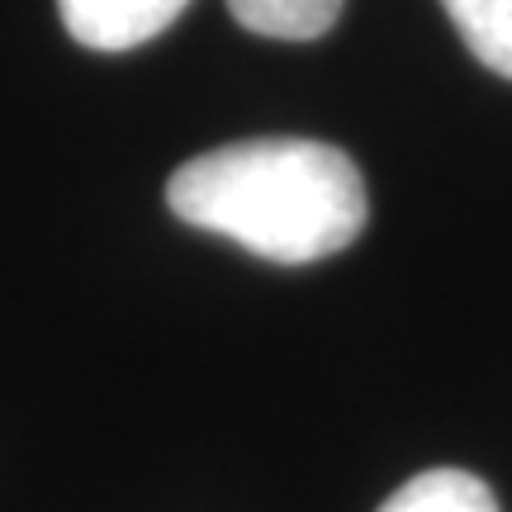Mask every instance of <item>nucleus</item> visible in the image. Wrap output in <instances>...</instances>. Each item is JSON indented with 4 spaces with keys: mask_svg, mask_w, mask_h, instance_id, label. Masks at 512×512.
Returning a JSON list of instances; mask_svg holds the SVG:
<instances>
[{
    "mask_svg": "<svg viewBox=\"0 0 512 512\" xmlns=\"http://www.w3.org/2000/svg\"><path fill=\"white\" fill-rule=\"evenodd\" d=\"M190 0H57L67 34L95 53H128L171 29Z\"/></svg>",
    "mask_w": 512,
    "mask_h": 512,
    "instance_id": "nucleus-2",
    "label": "nucleus"
},
{
    "mask_svg": "<svg viewBox=\"0 0 512 512\" xmlns=\"http://www.w3.org/2000/svg\"><path fill=\"white\" fill-rule=\"evenodd\" d=\"M347 0H228V15L247 34L285 38V43H309L323 38L337 24Z\"/></svg>",
    "mask_w": 512,
    "mask_h": 512,
    "instance_id": "nucleus-4",
    "label": "nucleus"
},
{
    "mask_svg": "<svg viewBox=\"0 0 512 512\" xmlns=\"http://www.w3.org/2000/svg\"><path fill=\"white\" fill-rule=\"evenodd\" d=\"M171 214L247 252L309 266L366 228V181L342 147L313 138H247L200 152L166 181Z\"/></svg>",
    "mask_w": 512,
    "mask_h": 512,
    "instance_id": "nucleus-1",
    "label": "nucleus"
},
{
    "mask_svg": "<svg viewBox=\"0 0 512 512\" xmlns=\"http://www.w3.org/2000/svg\"><path fill=\"white\" fill-rule=\"evenodd\" d=\"M451 24L460 29L465 48L512 81V0H441Z\"/></svg>",
    "mask_w": 512,
    "mask_h": 512,
    "instance_id": "nucleus-5",
    "label": "nucleus"
},
{
    "mask_svg": "<svg viewBox=\"0 0 512 512\" xmlns=\"http://www.w3.org/2000/svg\"><path fill=\"white\" fill-rule=\"evenodd\" d=\"M380 512H498V498L470 470L437 465V470H422L408 484H399L380 503Z\"/></svg>",
    "mask_w": 512,
    "mask_h": 512,
    "instance_id": "nucleus-3",
    "label": "nucleus"
}]
</instances>
